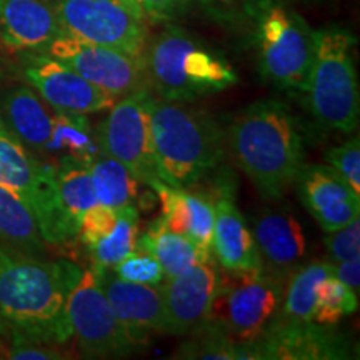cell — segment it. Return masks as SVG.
<instances>
[{
    "instance_id": "cell-1",
    "label": "cell",
    "mask_w": 360,
    "mask_h": 360,
    "mask_svg": "<svg viewBox=\"0 0 360 360\" xmlns=\"http://www.w3.org/2000/svg\"><path fill=\"white\" fill-rule=\"evenodd\" d=\"M80 276L77 264L32 257L0 242V321L45 344H67V304Z\"/></svg>"
},
{
    "instance_id": "cell-2",
    "label": "cell",
    "mask_w": 360,
    "mask_h": 360,
    "mask_svg": "<svg viewBox=\"0 0 360 360\" xmlns=\"http://www.w3.org/2000/svg\"><path fill=\"white\" fill-rule=\"evenodd\" d=\"M225 146L265 200H281L305 164L299 122L285 102L262 98L225 129Z\"/></svg>"
},
{
    "instance_id": "cell-3",
    "label": "cell",
    "mask_w": 360,
    "mask_h": 360,
    "mask_svg": "<svg viewBox=\"0 0 360 360\" xmlns=\"http://www.w3.org/2000/svg\"><path fill=\"white\" fill-rule=\"evenodd\" d=\"M157 175L172 187L191 188L222 164L225 130L191 102L150 96L147 101Z\"/></svg>"
},
{
    "instance_id": "cell-4",
    "label": "cell",
    "mask_w": 360,
    "mask_h": 360,
    "mask_svg": "<svg viewBox=\"0 0 360 360\" xmlns=\"http://www.w3.org/2000/svg\"><path fill=\"white\" fill-rule=\"evenodd\" d=\"M142 57L148 89L167 101L192 102L238 82L227 58L175 25L147 42Z\"/></svg>"
},
{
    "instance_id": "cell-5",
    "label": "cell",
    "mask_w": 360,
    "mask_h": 360,
    "mask_svg": "<svg viewBox=\"0 0 360 360\" xmlns=\"http://www.w3.org/2000/svg\"><path fill=\"white\" fill-rule=\"evenodd\" d=\"M314 58L305 84L310 114L319 125L340 134L359 127L360 90L354 62L357 39L340 25L314 30Z\"/></svg>"
},
{
    "instance_id": "cell-6",
    "label": "cell",
    "mask_w": 360,
    "mask_h": 360,
    "mask_svg": "<svg viewBox=\"0 0 360 360\" xmlns=\"http://www.w3.org/2000/svg\"><path fill=\"white\" fill-rule=\"evenodd\" d=\"M0 186L32 210L45 244L65 245L79 238L58 199L56 165L32 154L11 132H0Z\"/></svg>"
},
{
    "instance_id": "cell-7",
    "label": "cell",
    "mask_w": 360,
    "mask_h": 360,
    "mask_svg": "<svg viewBox=\"0 0 360 360\" xmlns=\"http://www.w3.org/2000/svg\"><path fill=\"white\" fill-rule=\"evenodd\" d=\"M229 274V278L220 277L205 327L222 332L237 344L257 340L281 309L287 281L264 267Z\"/></svg>"
},
{
    "instance_id": "cell-8",
    "label": "cell",
    "mask_w": 360,
    "mask_h": 360,
    "mask_svg": "<svg viewBox=\"0 0 360 360\" xmlns=\"http://www.w3.org/2000/svg\"><path fill=\"white\" fill-rule=\"evenodd\" d=\"M260 74L287 92H304L314 58V30L285 4H272L254 25Z\"/></svg>"
},
{
    "instance_id": "cell-9",
    "label": "cell",
    "mask_w": 360,
    "mask_h": 360,
    "mask_svg": "<svg viewBox=\"0 0 360 360\" xmlns=\"http://www.w3.org/2000/svg\"><path fill=\"white\" fill-rule=\"evenodd\" d=\"M62 32L142 57L147 19L122 0H53Z\"/></svg>"
},
{
    "instance_id": "cell-10",
    "label": "cell",
    "mask_w": 360,
    "mask_h": 360,
    "mask_svg": "<svg viewBox=\"0 0 360 360\" xmlns=\"http://www.w3.org/2000/svg\"><path fill=\"white\" fill-rule=\"evenodd\" d=\"M67 314L72 339L77 340L84 357H125L137 350L117 321L94 267L82 270V276L69 295Z\"/></svg>"
},
{
    "instance_id": "cell-11",
    "label": "cell",
    "mask_w": 360,
    "mask_h": 360,
    "mask_svg": "<svg viewBox=\"0 0 360 360\" xmlns=\"http://www.w3.org/2000/svg\"><path fill=\"white\" fill-rule=\"evenodd\" d=\"M150 89L117 98L97 127L102 154L124 164L141 184L150 187L157 175L147 101Z\"/></svg>"
},
{
    "instance_id": "cell-12",
    "label": "cell",
    "mask_w": 360,
    "mask_h": 360,
    "mask_svg": "<svg viewBox=\"0 0 360 360\" xmlns=\"http://www.w3.org/2000/svg\"><path fill=\"white\" fill-rule=\"evenodd\" d=\"M45 53L115 98L148 89L143 57L119 49L84 42L62 34L49 45Z\"/></svg>"
},
{
    "instance_id": "cell-13",
    "label": "cell",
    "mask_w": 360,
    "mask_h": 360,
    "mask_svg": "<svg viewBox=\"0 0 360 360\" xmlns=\"http://www.w3.org/2000/svg\"><path fill=\"white\" fill-rule=\"evenodd\" d=\"M352 347L334 327L317 322L272 321L257 340L237 347V360H345Z\"/></svg>"
},
{
    "instance_id": "cell-14",
    "label": "cell",
    "mask_w": 360,
    "mask_h": 360,
    "mask_svg": "<svg viewBox=\"0 0 360 360\" xmlns=\"http://www.w3.org/2000/svg\"><path fill=\"white\" fill-rule=\"evenodd\" d=\"M22 74L53 112L89 115L109 110L117 101L45 52H27Z\"/></svg>"
},
{
    "instance_id": "cell-15",
    "label": "cell",
    "mask_w": 360,
    "mask_h": 360,
    "mask_svg": "<svg viewBox=\"0 0 360 360\" xmlns=\"http://www.w3.org/2000/svg\"><path fill=\"white\" fill-rule=\"evenodd\" d=\"M220 276L210 260L192 265L159 283L164 305V335L199 334L209 323Z\"/></svg>"
},
{
    "instance_id": "cell-16",
    "label": "cell",
    "mask_w": 360,
    "mask_h": 360,
    "mask_svg": "<svg viewBox=\"0 0 360 360\" xmlns=\"http://www.w3.org/2000/svg\"><path fill=\"white\" fill-rule=\"evenodd\" d=\"M96 270L117 321L135 347L141 349L154 335L164 334V305L159 285L127 282L110 269Z\"/></svg>"
},
{
    "instance_id": "cell-17",
    "label": "cell",
    "mask_w": 360,
    "mask_h": 360,
    "mask_svg": "<svg viewBox=\"0 0 360 360\" xmlns=\"http://www.w3.org/2000/svg\"><path fill=\"white\" fill-rule=\"evenodd\" d=\"M294 186L304 207L323 232L335 231L359 217L360 195L330 165L304 164Z\"/></svg>"
},
{
    "instance_id": "cell-18",
    "label": "cell",
    "mask_w": 360,
    "mask_h": 360,
    "mask_svg": "<svg viewBox=\"0 0 360 360\" xmlns=\"http://www.w3.org/2000/svg\"><path fill=\"white\" fill-rule=\"evenodd\" d=\"M64 34L53 0H0V42L15 52H45Z\"/></svg>"
},
{
    "instance_id": "cell-19",
    "label": "cell",
    "mask_w": 360,
    "mask_h": 360,
    "mask_svg": "<svg viewBox=\"0 0 360 360\" xmlns=\"http://www.w3.org/2000/svg\"><path fill=\"white\" fill-rule=\"evenodd\" d=\"M254 238L264 269L285 278L302 264L307 250L302 224L290 212L265 210L254 219Z\"/></svg>"
},
{
    "instance_id": "cell-20",
    "label": "cell",
    "mask_w": 360,
    "mask_h": 360,
    "mask_svg": "<svg viewBox=\"0 0 360 360\" xmlns=\"http://www.w3.org/2000/svg\"><path fill=\"white\" fill-rule=\"evenodd\" d=\"M150 188L160 200L164 222L170 231L182 233L212 257V233L215 205L204 193L188 191L187 187H172L155 180Z\"/></svg>"
},
{
    "instance_id": "cell-21",
    "label": "cell",
    "mask_w": 360,
    "mask_h": 360,
    "mask_svg": "<svg viewBox=\"0 0 360 360\" xmlns=\"http://www.w3.org/2000/svg\"><path fill=\"white\" fill-rule=\"evenodd\" d=\"M222 195L214 200L215 220L212 233V252L227 272H247L262 269L254 233L244 215L237 209L232 193L220 191Z\"/></svg>"
},
{
    "instance_id": "cell-22",
    "label": "cell",
    "mask_w": 360,
    "mask_h": 360,
    "mask_svg": "<svg viewBox=\"0 0 360 360\" xmlns=\"http://www.w3.org/2000/svg\"><path fill=\"white\" fill-rule=\"evenodd\" d=\"M0 115L8 132L32 154L44 159L51 141L53 110L30 85H15L0 98Z\"/></svg>"
},
{
    "instance_id": "cell-23",
    "label": "cell",
    "mask_w": 360,
    "mask_h": 360,
    "mask_svg": "<svg viewBox=\"0 0 360 360\" xmlns=\"http://www.w3.org/2000/svg\"><path fill=\"white\" fill-rule=\"evenodd\" d=\"M103 155L97 129L87 114L53 112L51 141L45 148L44 160L56 164L58 159H74L90 164Z\"/></svg>"
},
{
    "instance_id": "cell-24",
    "label": "cell",
    "mask_w": 360,
    "mask_h": 360,
    "mask_svg": "<svg viewBox=\"0 0 360 360\" xmlns=\"http://www.w3.org/2000/svg\"><path fill=\"white\" fill-rule=\"evenodd\" d=\"M137 249L150 252L159 260L165 278L179 276L192 265L210 260V255L193 244L191 238L170 231L162 217L148 225L142 236L139 233Z\"/></svg>"
},
{
    "instance_id": "cell-25",
    "label": "cell",
    "mask_w": 360,
    "mask_h": 360,
    "mask_svg": "<svg viewBox=\"0 0 360 360\" xmlns=\"http://www.w3.org/2000/svg\"><path fill=\"white\" fill-rule=\"evenodd\" d=\"M334 276V262H315L299 265L287 277L281 309L274 321L312 322L317 292L327 277Z\"/></svg>"
},
{
    "instance_id": "cell-26",
    "label": "cell",
    "mask_w": 360,
    "mask_h": 360,
    "mask_svg": "<svg viewBox=\"0 0 360 360\" xmlns=\"http://www.w3.org/2000/svg\"><path fill=\"white\" fill-rule=\"evenodd\" d=\"M0 242L32 257H45L47 254V244L40 236L32 210L15 193L2 186H0Z\"/></svg>"
},
{
    "instance_id": "cell-27",
    "label": "cell",
    "mask_w": 360,
    "mask_h": 360,
    "mask_svg": "<svg viewBox=\"0 0 360 360\" xmlns=\"http://www.w3.org/2000/svg\"><path fill=\"white\" fill-rule=\"evenodd\" d=\"M53 165L62 209L79 233L84 214L90 207L98 204L90 169L87 164L74 159H58Z\"/></svg>"
},
{
    "instance_id": "cell-28",
    "label": "cell",
    "mask_w": 360,
    "mask_h": 360,
    "mask_svg": "<svg viewBox=\"0 0 360 360\" xmlns=\"http://www.w3.org/2000/svg\"><path fill=\"white\" fill-rule=\"evenodd\" d=\"M98 204L122 209L135 205L139 199V180L135 175L112 157L101 155L89 164Z\"/></svg>"
},
{
    "instance_id": "cell-29",
    "label": "cell",
    "mask_w": 360,
    "mask_h": 360,
    "mask_svg": "<svg viewBox=\"0 0 360 360\" xmlns=\"http://www.w3.org/2000/svg\"><path fill=\"white\" fill-rule=\"evenodd\" d=\"M139 210L135 205L122 207L117 214L114 229L105 237L89 247L96 269H112L137 249Z\"/></svg>"
},
{
    "instance_id": "cell-30",
    "label": "cell",
    "mask_w": 360,
    "mask_h": 360,
    "mask_svg": "<svg viewBox=\"0 0 360 360\" xmlns=\"http://www.w3.org/2000/svg\"><path fill=\"white\" fill-rule=\"evenodd\" d=\"M205 17L227 29H249L272 4L281 0H192Z\"/></svg>"
},
{
    "instance_id": "cell-31",
    "label": "cell",
    "mask_w": 360,
    "mask_h": 360,
    "mask_svg": "<svg viewBox=\"0 0 360 360\" xmlns=\"http://www.w3.org/2000/svg\"><path fill=\"white\" fill-rule=\"evenodd\" d=\"M359 295L354 294L345 283L330 276L321 283L317 292L314 322L321 326L335 327L345 317L357 312Z\"/></svg>"
},
{
    "instance_id": "cell-32",
    "label": "cell",
    "mask_w": 360,
    "mask_h": 360,
    "mask_svg": "<svg viewBox=\"0 0 360 360\" xmlns=\"http://www.w3.org/2000/svg\"><path fill=\"white\" fill-rule=\"evenodd\" d=\"M182 342L172 359H204V360H237L238 344L222 332L205 327L199 334Z\"/></svg>"
},
{
    "instance_id": "cell-33",
    "label": "cell",
    "mask_w": 360,
    "mask_h": 360,
    "mask_svg": "<svg viewBox=\"0 0 360 360\" xmlns=\"http://www.w3.org/2000/svg\"><path fill=\"white\" fill-rule=\"evenodd\" d=\"M117 277L134 283H147V285H159L164 281V270L159 260L150 252L135 249V252L120 260L110 269Z\"/></svg>"
},
{
    "instance_id": "cell-34",
    "label": "cell",
    "mask_w": 360,
    "mask_h": 360,
    "mask_svg": "<svg viewBox=\"0 0 360 360\" xmlns=\"http://www.w3.org/2000/svg\"><path fill=\"white\" fill-rule=\"evenodd\" d=\"M326 160L360 195V141L357 135L340 146L327 148Z\"/></svg>"
},
{
    "instance_id": "cell-35",
    "label": "cell",
    "mask_w": 360,
    "mask_h": 360,
    "mask_svg": "<svg viewBox=\"0 0 360 360\" xmlns=\"http://www.w3.org/2000/svg\"><path fill=\"white\" fill-rule=\"evenodd\" d=\"M323 245L334 264L360 259V219L342 225L332 232H326Z\"/></svg>"
},
{
    "instance_id": "cell-36",
    "label": "cell",
    "mask_w": 360,
    "mask_h": 360,
    "mask_svg": "<svg viewBox=\"0 0 360 360\" xmlns=\"http://www.w3.org/2000/svg\"><path fill=\"white\" fill-rule=\"evenodd\" d=\"M117 214H119V209H112V207L102 204L90 207L87 212L84 214L79 225V238L87 249L114 229Z\"/></svg>"
},
{
    "instance_id": "cell-37",
    "label": "cell",
    "mask_w": 360,
    "mask_h": 360,
    "mask_svg": "<svg viewBox=\"0 0 360 360\" xmlns=\"http://www.w3.org/2000/svg\"><path fill=\"white\" fill-rule=\"evenodd\" d=\"M11 334V347H8V359L13 360H58L64 359L57 345L45 344L27 337L19 330H8Z\"/></svg>"
},
{
    "instance_id": "cell-38",
    "label": "cell",
    "mask_w": 360,
    "mask_h": 360,
    "mask_svg": "<svg viewBox=\"0 0 360 360\" xmlns=\"http://www.w3.org/2000/svg\"><path fill=\"white\" fill-rule=\"evenodd\" d=\"M147 20L167 22L193 6L192 0H139Z\"/></svg>"
},
{
    "instance_id": "cell-39",
    "label": "cell",
    "mask_w": 360,
    "mask_h": 360,
    "mask_svg": "<svg viewBox=\"0 0 360 360\" xmlns=\"http://www.w3.org/2000/svg\"><path fill=\"white\" fill-rule=\"evenodd\" d=\"M334 277L349 287L354 294L360 292V259L334 264Z\"/></svg>"
},
{
    "instance_id": "cell-40",
    "label": "cell",
    "mask_w": 360,
    "mask_h": 360,
    "mask_svg": "<svg viewBox=\"0 0 360 360\" xmlns=\"http://www.w3.org/2000/svg\"><path fill=\"white\" fill-rule=\"evenodd\" d=\"M122 2H125L127 4L129 7H132L135 12H139V13H142L143 17H146V13H143V11H142V7H141V2H139V0H122ZM147 19V17H146Z\"/></svg>"
},
{
    "instance_id": "cell-41",
    "label": "cell",
    "mask_w": 360,
    "mask_h": 360,
    "mask_svg": "<svg viewBox=\"0 0 360 360\" xmlns=\"http://www.w3.org/2000/svg\"><path fill=\"white\" fill-rule=\"evenodd\" d=\"M0 132H8L6 124H4V120H2V115H0Z\"/></svg>"
},
{
    "instance_id": "cell-42",
    "label": "cell",
    "mask_w": 360,
    "mask_h": 360,
    "mask_svg": "<svg viewBox=\"0 0 360 360\" xmlns=\"http://www.w3.org/2000/svg\"><path fill=\"white\" fill-rule=\"evenodd\" d=\"M0 45H2V42H0Z\"/></svg>"
}]
</instances>
